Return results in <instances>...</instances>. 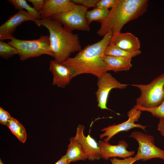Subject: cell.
I'll return each mask as SVG.
<instances>
[{
  "instance_id": "obj_23",
  "label": "cell",
  "mask_w": 164,
  "mask_h": 164,
  "mask_svg": "<svg viewBox=\"0 0 164 164\" xmlns=\"http://www.w3.org/2000/svg\"><path fill=\"white\" fill-rule=\"evenodd\" d=\"M136 109L141 111H147L150 113L153 116L159 118H164V100L158 106L152 108H145L135 105Z\"/></svg>"
},
{
  "instance_id": "obj_22",
  "label": "cell",
  "mask_w": 164,
  "mask_h": 164,
  "mask_svg": "<svg viewBox=\"0 0 164 164\" xmlns=\"http://www.w3.org/2000/svg\"><path fill=\"white\" fill-rule=\"evenodd\" d=\"M18 54L16 48L3 41H0V56L1 57L7 59L13 56Z\"/></svg>"
},
{
  "instance_id": "obj_11",
  "label": "cell",
  "mask_w": 164,
  "mask_h": 164,
  "mask_svg": "<svg viewBox=\"0 0 164 164\" xmlns=\"http://www.w3.org/2000/svg\"><path fill=\"white\" fill-rule=\"evenodd\" d=\"M84 125H78L75 137L81 145L89 160H98L101 157L100 147L98 143L89 134L87 136L84 135Z\"/></svg>"
},
{
  "instance_id": "obj_15",
  "label": "cell",
  "mask_w": 164,
  "mask_h": 164,
  "mask_svg": "<svg viewBox=\"0 0 164 164\" xmlns=\"http://www.w3.org/2000/svg\"><path fill=\"white\" fill-rule=\"evenodd\" d=\"M49 70L53 75V85L64 88L73 78L70 70L66 66L57 62L54 60L50 61Z\"/></svg>"
},
{
  "instance_id": "obj_18",
  "label": "cell",
  "mask_w": 164,
  "mask_h": 164,
  "mask_svg": "<svg viewBox=\"0 0 164 164\" xmlns=\"http://www.w3.org/2000/svg\"><path fill=\"white\" fill-rule=\"evenodd\" d=\"M7 127L21 142L23 143L26 142L27 138L26 130L16 119L12 117Z\"/></svg>"
},
{
  "instance_id": "obj_8",
  "label": "cell",
  "mask_w": 164,
  "mask_h": 164,
  "mask_svg": "<svg viewBox=\"0 0 164 164\" xmlns=\"http://www.w3.org/2000/svg\"><path fill=\"white\" fill-rule=\"evenodd\" d=\"M97 89L95 93L98 107L102 109L111 110L107 107L108 98L111 91L113 89H124L128 86L121 83L110 73L106 72L99 78L97 83Z\"/></svg>"
},
{
  "instance_id": "obj_26",
  "label": "cell",
  "mask_w": 164,
  "mask_h": 164,
  "mask_svg": "<svg viewBox=\"0 0 164 164\" xmlns=\"http://www.w3.org/2000/svg\"><path fill=\"white\" fill-rule=\"evenodd\" d=\"M12 117L6 111L0 107V123L8 126Z\"/></svg>"
},
{
  "instance_id": "obj_13",
  "label": "cell",
  "mask_w": 164,
  "mask_h": 164,
  "mask_svg": "<svg viewBox=\"0 0 164 164\" xmlns=\"http://www.w3.org/2000/svg\"><path fill=\"white\" fill-rule=\"evenodd\" d=\"M110 43L128 52L141 51L140 41L137 37L130 32L113 34Z\"/></svg>"
},
{
  "instance_id": "obj_31",
  "label": "cell",
  "mask_w": 164,
  "mask_h": 164,
  "mask_svg": "<svg viewBox=\"0 0 164 164\" xmlns=\"http://www.w3.org/2000/svg\"><path fill=\"white\" fill-rule=\"evenodd\" d=\"M0 164H4L1 159H0Z\"/></svg>"
},
{
  "instance_id": "obj_30",
  "label": "cell",
  "mask_w": 164,
  "mask_h": 164,
  "mask_svg": "<svg viewBox=\"0 0 164 164\" xmlns=\"http://www.w3.org/2000/svg\"><path fill=\"white\" fill-rule=\"evenodd\" d=\"M70 163L65 155L62 156L55 164H69Z\"/></svg>"
},
{
  "instance_id": "obj_10",
  "label": "cell",
  "mask_w": 164,
  "mask_h": 164,
  "mask_svg": "<svg viewBox=\"0 0 164 164\" xmlns=\"http://www.w3.org/2000/svg\"><path fill=\"white\" fill-rule=\"evenodd\" d=\"M36 19L25 10H19L11 16L9 19L0 26V40H11L14 38L12 34L18 26L24 21H31L34 22Z\"/></svg>"
},
{
  "instance_id": "obj_1",
  "label": "cell",
  "mask_w": 164,
  "mask_h": 164,
  "mask_svg": "<svg viewBox=\"0 0 164 164\" xmlns=\"http://www.w3.org/2000/svg\"><path fill=\"white\" fill-rule=\"evenodd\" d=\"M113 35L110 31L99 41L85 46L73 57L62 64L70 70L72 78L80 74L90 73L99 78L107 72L103 59L105 50Z\"/></svg>"
},
{
  "instance_id": "obj_25",
  "label": "cell",
  "mask_w": 164,
  "mask_h": 164,
  "mask_svg": "<svg viewBox=\"0 0 164 164\" xmlns=\"http://www.w3.org/2000/svg\"><path fill=\"white\" fill-rule=\"evenodd\" d=\"M117 0H101L96 4V8L108 10L115 5Z\"/></svg>"
},
{
  "instance_id": "obj_27",
  "label": "cell",
  "mask_w": 164,
  "mask_h": 164,
  "mask_svg": "<svg viewBox=\"0 0 164 164\" xmlns=\"http://www.w3.org/2000/svg\"><path fill=\"white\" fill-rule=\"evenodd\" d=\"M99 0H72V1L76 4L85 6L88 8L96 7V4Z\"/></svg>"
},
{
  "instance_id": "obj_3",
  "label": "cell",
  "mask_w": 164,
  "mask_h": 164,
  "mask_svg": "<svg viewBox=\"0 0 164 164\" xmlns=\"http://www.w3.org/2000/svg\"><path fill=\"white\" fill-rule=\"evenodd\" d=\"M148 2V0H117L106 18L100 22L101 27L97 33L104 36L110 31L113 34L121 32L125 24L146 12Z\"/></svg>"
},
{
  "instance_id": "obj_20",
  "label": "cell",
  "mask_w": 164,
  "mask_h": 164,
  "mask_svg": "<svg viewBox=\"0 0 164 164\" xmlns=\"http://www.w3.org/2000/svg\"><path fill=\"white\" fill-rule=\"evenodd\" d=\"M141 53V51L136 53L128 52L110 43L106 48L104 55L128 57L132 58L133 57L140 55Z\"/></svg>"
},
{
  "instance_id": "obj_16",
  "label": "cell",
  "mask_w": 164,
  "mask_h": 164,
  "mask_svg": "<svg viewBox=\"0 0 164 164\" xmlns=\"http://www.w3.org/2000/svg\"><path fill=\"white\" fill-rule=\"evenodd\" d=\"M132 59L128 57L105 55L103 57L107 71L112 70L115 73L129 70L132 66Z\"/></svg>"
},
{
  "instance_id": "obj_21",
  "label": "cell",
  "mask_w": 164,
  "mask_h": 164,
  "mask_svg": "<svg viewBox=\"0 0 164 164\" xmlns=\"http://www.w3.org/2000/svg\"><path fill=\"white\" fill-rule=\"evenodd\" d=\"M109 10L102 9L96 8L87 11L86 15V19L89 25L94 21L100 22L107 17Z\"/></svg>"
},
{
  "instance_id": "obj_29",
  "label": "cell",
  "mask_w": 164,
  "mask_h": 164,
  "mask_svg": "<svg viewBox=\"0 0 164 164\" xmlns=\"http://www.w3.org/2000/svg\"><path fill=\"white\" fill-rule=\"evenodd\" d=\"M157 129L161 135L164 137V118H159Z\"/></svg>"
},
{
  "instance_id": "obj_6",
  "label": "cell",
  "mask_w": 164,
  "mask_h": 164,
  "mask_svg": "<svg viewBox=\"0 0 164 164\" xmlns=\"http://www.w3.org/2000/svg\"><path fill=\"white\" fill-rule=\"evenodd\" d=\"M88 9L76 4L69 11L55 15L50 18L60 22L69 31L72 32L74 30L89 31L90 30L89 25L86 17Z\"/></svg>"
},
{
  "instance_id": "obj_5",
  "label": "cell",
  "mask_w": 164,
  "mask_h": 164,
  "mask_svg": "<svg viewBox=\"0 0 164 164\" xmlns=\"http://www.w3.org/2000/svg\"><path fill=\"white\" fill-rule=\"evenodd\" d=\"M138 88L140 94L136 99V106L152 108L159 106L164 100V72L147 84H132Z\"/></svg>"
},
{
  "instance_id": "obj_7",
  "label": "cell",
  "mask_w": 164,
  "mask_h": 164,
  "mask_svg": "<svg viewBox=\"0 0 164 164\" xmlns=\"http://www.w3.org/2000/svg\"><path fill=\"white\" fill-rule=\"evenodd\" d=\"M129 137L134 138L138 143V152L135 156L139 160L146 161L154 158L164 160V150L155 145L153 136L140 132L134 131L131 133Z\"/></svg>"
},
{
  "instance_id": "obj_12",
  "label": "cell",
  "mask_w": 164,
  "mask_h": 164,
  "mask_svg": "<svg viewBox=\"0 0 164 164\" xmlns=\"http://www.w3.org/2000/svg\"><path fill=\"white\" fill-rule=\"evenodd\" d=\"M98 143L100 147V157L106 160L110 157H116L125 158L135 153L134 151L127 150L128 145L124 140L120 141L117 145H112L108 142L102 140L99 141Z\"/></svg>"
},
{
  "instance_id": "obj_4",
  "label": "cell",
  "mask_w": 164,
  "mask_h": 164,
  "mask_svg": "<svg viewBox=\"0 0 164 164\" xmlns=\"http://www.w3.org/2000/svg\"><path fill=\"white\" fill-rule=\"evenodd\" d=\"M8 43L16 49L22 61L43 54L54 57L49 35H42L38 39L31 40L19 39L15 37Z\"/></svg>"
},
{
  "instance_id": "obj_19",
  "label": "cell",
  "mask_w": 164,
  "mask_h": 164,
  "mask_svg": "<svg viewBox=\"0 0 164 164\" xmlns=\"http://www.w3.org/2000/svg\"><path fill=\"white\" fill-rule=\"evenodd\" d=\"M8 2L12 5L17 10H25L36 19H42L39 13L36 12L34 8L31 7L25 0H8Z\"/></svg>"
},
{
  "instance_id": "obj_24",
  "label": "cell",
  "mask_w": 164,
  "mask_h": 164,
  "mask_svg": "<svg viewBox=\"0 0 164 164\" xmlns=\"http://www.w3.org/2000/svg\"><path fill=\"white\" fill-rule=\"evenodd\" d=\"M110 160L112 164H132L135 161L139 160L138 158L135 156L134 157L130 156L122 160L113 157Z\"/></svg>"
},
{
  "instance_id": "obj_9",
  "label": "cell",
  "mask_w": 164,
  "mask_h": 164,
  "mask_svg": "<svg viewBox=\"0 0 164 164\" xmlns=\"http://www.w3.org/2000/svg\"><path fill=\"white\" fill-rule=\"evenodd\" d=\"M141 114V110L134 107L128 112L127 116L128 118L127 120L121 123L116 125L114 124L103 128L101 131L104 132L100 135V138L106 137L104 141L108 142L113 136L118 133L122 131H127L134 128H140L145 131V129L148 126L135 123V122L137 121L140 117Z\"/></svg>"
},
{
  "instance_id": "obj_28",
  "label": "cell",
  "mask_w": 164,
  "mask_h": 164,
  "mask_svg": "<svg viewBox=\"0 0 164 164\" xmlns=\"http://www.w3.org/2000/svg\"><path fill=\"white\" fill-rule=\"evenodd\" d=\"M28 2L31 3L34 9L39 12L43 7L45 2V0H28Z\"/></svg>"
},
{
  "instance_id": "obj_17",
  "label": "cell",
  "mask_w": 164,
  "mask_h": 164,
  "mask_svg": "<svg viewBox=\"0 0 164 164\" xmlns=\"http://www.w3.org/2000/svg\"><path fill=\"white\" fill-rule=\"evenodd\" d=\"M69 140L65 154L68 161L71 162L87 159L83 148L75 137H71Z\"/></svg>"
},
{
  "instance_id": "obj_2",
  "label": "cell",
  "mask_w": 164,
  "mask_h": 164,
  "mask_svg": "<svg viewBox=\"0 0 164 164\" xmlns=\"http://www.w3.org/2000/svg\"><path fill=\"white\" fill-rule=\"evenodd\" d=\"M34 22L39 27L43 26L48 29L51 47L57 62L62 63L72 53L82 50L78 35L66 29L59 21L42 18Z\"/></svg>"
},
{
  "instance_id": "obj_14",
  "label": "cell",
  "mask_w": 164,
  "mask_h": 164,
  "mask_svg": "<svg viewBox=\"0 0 164 164\" xmlns=\"http://www.w3.org/2000/svg\"><path fill=\"white\" fill-rule=\"evenodd\" d=\"M75 4L70 0H45L39 13L42 18H50L55 15L69 11Z\"/></svg>"
}]
</instances>
